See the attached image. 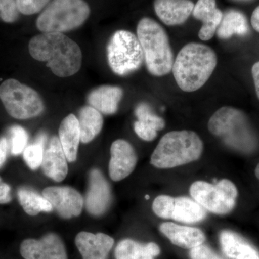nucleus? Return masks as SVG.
Wrapping results in <instances>:
<instances>
[{
    "mask_svg": "<svg viewBox=\"0 0 259 259\" xmlns=\"http://www.w3.org/2000/svg\"><path fill=\"white\" fill-rule=\"evenodd\" d=\"M248 31L249 28L245 15L241 12L230 10L223 15L216 33L219 38L228 39L234 35H246Z\"/></svg>",
    "mask_w": 259,
    "mask_h": 259,
    "instance_id": "nucleus-25",
    "label": "nucleus"
},
{
    "mask_svg": "<svg viewBox=\"0 0 259 259\" xmlns=\"http://www.w3.org/2000/svg\"><path fill=\"white\" fill-rule=\"evenodd\" d=\"M75 243L83 259H107L114 239L105 233L82 231L76 236Z\"/></svg>",
    "mask_w": 259,
    "mask_h": 259,
    "instance_id": "nucleus-15",
    "label": "nucleus"
},
{
    "mask_svg": "<svg viewBox=\"0 0 259 259\" xmlns=\"http://www.w3.org/2000/svg\"><path fill=\"white\" fill-rule=\"evenodd\" d=\"M10 141H11V153L15 156H18L23 153L27 147L28 141V135L23 127L15 125L10 129Z\"/></svg>",
    "mask_w": 259,
    "mask_h": 259,
    "instance_id": "nucleus-29",
    "label": "nucleus"
},
{
    "mask_svg": "<svg viewBox=\"0 0 259 259\" xmlns=\"http://www.w3.org/2000/svg\"><path fill=\"white\" fill-rule=\"evenodd\" d=\"M202 139L192 131H171L160 140L151 163L161 169L175 168L198 160L203 152Z\"/></svg>",
    "mask_w": 259,
    "mask_h": 259,
    "instance_id": "nucleus-3",
    "label": "nucleus"
},
{
    "mask_svg": "<svg viewBox=\"0 0 259 259\" xmlns=\"http://www.w3.org/2000/svg\"><path fill=\"white\" fill-rule=\"evenodd\" d=\"M19 202L24 211L30 216H35L41 212L53 210L50 202L44 196L28 188H20L18 192Z\"/></svg>",
    "mask_w": 259,
    "mask_h": 259,
    "instance_id": "nucleus-26",
    "label": "nucleus"
},
{
    "mask_svg": "<svg viewBox=\"0 0 259 259\" xmlns=\"http://www.w3.org/2000/svg\"><path fill=\"white\" fill-rule=\"evenodd\" d=\"M20 253L25 259H68L64 243L55 233H49L40 240H25Z\"/></svg>",
    "mask_w": 259,
    "mask_h": 259,
    "instance_id": "nucleus-11",
    "label": "nucleus"
},
{
    "mask_svg": "<svg viewBox=\"0 0 259 259\" xmlns=\"http://www.w3.org/2000/svg\"><path fill=\"white\" fill-rule=\"evenodd\" d=\"M250 23L253 29L259 32V5L252 13Z\"/></svg>",
    "mask_w": 259,
    "mask_h": 259,
    "instance_id": "nucleus-38",
    "label": "nucleus"
},
{
    "mask_svg": "<svg viewBox=\"0 0 259 259\" xmlns=\"http://www.w3.org/2000/svg\"><path fill=\"white\" fill-rule=\"evenodd\" d=\"M137 37L150 74L156 76L169 74L175 61L168 35L163 27L153 19L142 18L138 24Z\"/></svg>",
    "mask_w": 259,
    "mask_h": 259,
    "instance_id": "nucleus-4",
    "label": "nucleus"
},
{
    "mask_svg": "<svg viewBox=\"0 0 259 259\" xmlns=\"http://www.w3.org/2000/svg\"><path fill=\"white\" fill-rule=\"evenodd\" d=\"M160 231L174 245L187 249H192L203 244L205 241V235L203 232L193 227L180 226L167 222L161 224Z\"/></svg>",
    "mask_w": 259,
    "mask_h": 259,
    "instance_id": "nucleus-18",
    "label": "nucleus"
},
{
    "mask_svg": "<svg viewBox=\"0 0 259 259\" xmlns=\"http://www.w3.org/2000/svg\"><path fill=\"white\" fill-rule=\"evenodd\" d=\"M134 130L136 134L144 141H152L157 136V131L142 121L137 120L135 122Z\"/></svg>",
    "mask_w": 259,
    "mask_h": 259,
    "instance_id": "nucleus-33",
    "label": "nucleus"
},
{
    "mask_svg": "<svg viewBox=\"0 0 259 259\" xmlns=\"http://www.w3.org/2000/svg\"><path fill=\"white\" fill-rule=\"evenodd\" d=\"M255 175L256 176L257 178L259 180V163L257 165L256 168H255Z\"/></svg>",
    "mask_w": 259,
    "mask_h": 259,
    "instance_id": "nucleus-39",
    "label": "nucleus"
},
{
    "mask_svg": "<svg viewBox=\"0 0 259 259\" xmlns=\"http://www.w3.org/2000/svg\"><path fill=\"white\" fill-rule=\"evenodd\" d=\"M50 2L51 0H16V4L20 13L30 15L41 11Z\"/></svg>",
    "mask_w": 259,
    "mask_h": 259,
    "instance_id": "nucleus-31",
    "label": "nucleus"
},
{
    "mask_svg": "<svg viewBox=\"0 0 259 259\" xmlns=\"http://www.w3.org/2000/svg\"><path fill=\"white\" fill-rule=\"evenodd\" d=\"M192 14L194 18L202 22L198 35L202 40H209L217 31L223 14L217 8L215 0H198L194 5Z\"/></svg>",
    "mask_w": 259,
    "mask_h": 259,
    "instance_id": "nucleus-17",
    "label": "nucleus"
},
{
    "mask_svg": "<svg viewBox=\"0 0 259 259\" xmlns=\"http://www.w3.org/2000/svg\"><path fill=\"white\" fill-rule=\"evenodd\" d=\"M0 100L8 113L18 120L37 117L44 110L38 93L14 79L5 80L0 85Z\"/></svg>",
    "mask_w": 259,
    "mask_h": 259,
    "instance_id": "nucleus-8",
    "label": "nucleus"
},
{
    "mask_svg": "<svg viewBox=\"0 0 259 259\" xmlns=\"http://www.w3.org/2000/svg\"><path fill=\"white\" fill-rule=\"evenodd\" d=\"M146 199H149V197H148V195L146 196Z\"/></svg>",
    "mask_w": 259,
    "mask_h": 259,
    "instance_id": "nucleus-40",
    "label": "nucleus"
},
{
    "mask_svg": "<svg viewBox=\"0 0 259 259\" xmlns=\"http://www.w3.org/2000/svg\"><path fill=\"white\" fill-rule=\"evenodd\" d=\"M16 0H0V18L5 23H13L19 17Z\"/></svg>",
    "mask_w": 259,
    "mask_h": 259,
    "instance_id": "nucleus-32",
    "label": "nucleus"
},
{
    "mask_svg": "<svg viewBox=\"0 0 259 259\" xmlns=\"http://www.w3.org/2000/svg\"><path fill=\"white\" fill-rule=\"evenodd\" d=\"M109 175L114 182H120L134 171L137 164L136 151L130 143L119 139L112 143L110 148Z\"/></svg>",
    "mask_w": 259,
    "mask_h": 259,
    "instance_id": "nucleus-13",
    "label": "nucleus"
},
{
    "mask_svg": "<svg viewBox=\"0 0 259 259\" xmlns=\"http://www.w3.org/2000/svg\"><path fill=\"white\" fill-rule=\"evenodd\" d=\"M47 136L40 134L37 136L34 144L29 145L23 151V158L25 163L32 170L41 166L44 158V146L47 142Z\"/></svg>",
    "mask_w": 259,
    "mask_h": 259,
    "instance_id": "nucleus-27",
    "label": "nucleus"
},
{
    "mask_svg": "<svg viewBox=\"0 0 259 259\" xmlns=\"http://www.w3.org/2000/svg\"><path fill=\"white\" fill-rule=\"evenodd\" d=\"M206 215L205 209L194 199L186 197H175L171 212V219L174 221L195 223L203 221Z\"/></svg>",
    "mask_w": 259,
    "mask_h": 259,
    "instance_id": "nucleus-22",
    "label": "nucleus"
},
{
    "mask_svg": "<svg viewBox=\"0 0 259 259\" xmlns=\"http://www.w3.org/2000/svg\"><path fill=\"white\" fill-rule=\"evenodd\" d=\"M175 197L168 195H159L153 201L152 209L158 217L163 219H171L172 207Z\"/></svg>",
    "mask_w": 259,
    "mask_h": 259,
    "instance_id": "nucleus-30",
    "label": "nucleus"
},
{
    "mask_svg": "<svg viewBox=\"0 0 259 259\" xmlns=\"http://www.w3.org/2000/svg\"><path fill=\"white\" fill-rule=\"evenodd\" d=\"M159 246L155 243L141 244L131 239L121 241L115 248L116 259H153L160 254Z\"/></svg>",
    "mask_w": 259,
    "mask_h": 259,
    "instance_id": "nucleus-23",
    "label": "nucleus"
},
{
    "mask_svg": "<svg viewBox=\"0 0 259 259\" xmlns=\"http://www.w3.org/2000/svg\"><path fill=\"white\" fill-rule=\"evenodd\" d=\"M107 56L110 69L119 76L137 71L144 61V51L138 37L124 30H117L110 37Z\"/></svg>",
    "mask_w": 259,
    "mask_h": 259,
    "instance_id": "nucleus-7",
    "label": "nucleus"
},
{
    "mask_svg": "<svg viewBox=\"0 0 259 259\" xmlns=\"http://www.w3.org/2000/svg\"><path fill=\"white\" fill-rule=\"evenodd\" d=\"M42 196L50 202L53 209L65 219L78 217L82 212L83 197L72 187H47L42 191Z\"/></svg>",
    "mask_w": 259,
    "mask_h": 259,
    "instance_id": "nucleus-10",
    "label": "nucleus"
},
{
    "mask_svg": "<svg viewBox=\"0 0 259 259\" xmlns=\"http://www.w3.org/2000/svg\"><path fill=\"white\" fill-rule=\"evenodd\" d=\"M81 141L88 144L101 132L103 117L101 112L92 106H84L80 110L79 118Z\"/></svg>",
    "mask_w": 259,
    "mask_h": 259,
    "instance_id": "nucleus-24",
    "label": "nucleus"
},
{
    "mask_svg": "<svg viewBox=\"0 0 259 259\" xmlns=\"http://www.w3.org/2000/svg\"><path fill=\"white\" fill-rule=\"evenodd\" d=\"M217 64V55L210 47L190 42L179 52L172 71L179 88L187 93H192L205 84Z\"/></svg>",
    "mask_w": 259,
    "mask_h": 259,
    "instance_id": "nucleus-2",
    "label": "nucleus"
},
{
    "mask_svg": "<svg viewBox=\"0 0 259 259\" xmlns=\"http://www.w3.org/2000/svg\"><path fill=\"white\" fill-rule=\"evenodd\" d=\"M8 151V140L5 138L0 139V168L4 165L6 161Z\"/></svg>",
    "mask_w": 259,
    "mask_h": 259,
    "instance_id": "nucleus-36",
    "label": "nucleus"
},
{
    "mask_svg": "<svg viewBox=\"0 0 259 259\" xmlns=\"http://www.w3.org/2000/svg\"><path fill=\"white\" fill-rule=\"evenodd\" d=\"M223 251L232 259H259L256 250L241 237L231 231H223L220 236Z\"/></svg>",
    "mask_w": 259,
    "mask_h": 259,
    "instance_id": "nucleus-21",
    "label": "nucleus"
},
{
    "mask_svg": "<svg viewBox=\"0 0 259 259\" xmlns=\"http://www.w3.org/2000/svg\"><path fill=\"white\" fill-rule=\"evenodd\" d=\"M251 71L253 81H254L255 92L259 99V61L253 64Z\"/></svg>",
    "mask_w": 259,
    "mask_h": 259,
    "instance_id": "nucleus-37",
    "label": "nucleus"
},
{
    "mask_svg": "<svg viewBox=\"0 0 259 259\" xmlns=\"http://www.w3.org/2000/svg\"><path fill=\"white\" fill-rule=\"evenodd\" d=\"M123 96V91L119 87H99L93 90L88 97L90 106L105 115H112L117 111L119 103Z\"/></svg>",
    "mask_w": 259,
    "mask_h": 259,
    "instance_id": "nucleus-19",
    "label": "nucleus"
},
{
    "mask_svg": "<svg viewBox=\"0 0 259 259\" xmlns=\"http://www.w3.org/2000/svg\"><path fill=\"white\" fill-rule=\"evenodd\" d=\"M112 202L110 186L99 169L94 168L90 174L89 188L86 196L87 209L94 216L107 212Z\"/></svg>",
    "mask_w": 259,
    "mask_h": 259,
    "instance_id": "nucleus-12",
    "label": "nucleus"
},
{
    "mask_svg": "<svg viewBox=\"0 0 259 259\" xmlns=\"http://www.w3.org/2000/svg\"><path fill=\"white\" fill-rule=\"evenodd\" d=\"M59 139L67 161L74 162L77 158L81 134L77 117L73 114L66 116L59 130Z\"/></svg>",
    "mask_w": 259,
    "mask_h": 259,
    "instance_id": "nucleus-20",
    "label": "nucleus"
},
{
    "mask_svg": "<svg viewBox=\"0 0 259 259\" xmlns=\"http://www.w3.org/2000/svg\"><path fill=\"white\" fill-rule=\"evenodd\" d=\"M191 259H223L207 245L203 244L191 249Z\"/></svg>",
    "mask_w": 259,
    "mask_h": 259,
    "instance_id": "nucleus-34",
    "label": "nucleus"
},
{
    "mask_svg": "<svg viewBox=\"0 0 259 259\" xmlns=\"http://www.w3.org/2000/svg\"><path fill=\"white\" fill-rule=\"evenodd\" d=\"M190 0H155L154 10L160 20L168 26L182 25L193 11Z\"/></svg>",
    "mask_w": 259,
    "mask_h": 259,
    "instance_id": "nucleus-16",
    "label": "nucleus"
},
{
    "mask_svg": "<svg viewBox=\"0 0 259 259\" xmlns=\"http://www.w3.org/2000/svg\"><path fill=\"white\" fill-rule=\"evenodd\" d=\"M209 132L228 146L243 152L254 149L256 141L246 116L232 107H223L213 114L208 122Z\"/></svg>",
    "mask_w": 259,
    "mask_h": 259,
    "instance_id": "nucleus-5",
    "label": "nucleus"
},
{
    "mask_svg": "<svg viewBox=\"0 0 259 259\" xmlns=\"http://www.w3.org/2000/svg\"><path fill=\"white\" fill-rule=\"evenodd\" d=\"M29 52L35 60L47 62L59 77L73 76L79 71L82 53L77 44L60 32H42L29 42Z\"/></svg>",
    "mask_w": 259,
    "mask_h": 259,
    "instance_id": "nucleus-1",
    "label": "nucleus"
},
{
    "mask_svg": "<svg viewBox=\"0 0 259 259\" xmlns=\"http://www.w3.org/2000/svg\"><path fill=\"white\" fill-rule=\"evenodd\" d=\"M192 198L204 209L216 214H226L236 206L238 190L231 181L222 180L213 185L204 181H197L191 185Z\"/></svg>",
    "mask_w": 259,
    "mask_h": 259,
    "instance_id": "nucleus-9",
    "label": "nucleus"
},
{
    "mask_svg": "<svg viewBox=\"0 0 259 259\" xmlns=\"http://www.w3.org/2000/svg\"><path fill=\"white\" fill-rule=\"evenodd\" d=\"M136 115L138 120L146 122L152 126L156 131H161L164 128L165 121L161 117L155 115L149 105L146 103H141L136 107Z\"/></svg>",
    "mask_w": 259,
    "mask_h": 259,
    "instance_id": "nucleus-28",
    "label": "nucleus"
},
{
    "mask_svg": "<svg viewBox=\"0 0 259 259\" xmlns=\"http://www.w3.org/2000/svg\"><path fill=\"white\" fill-rule=\"evenodd\" d=\"M11 200V188L0 177V204L9 203Z\"/></svg>",
    "mask_w": 259,
    "mask_h": 259,
    "instance_id": "nucleus-35",
    "label": "nucleus"
},
{
    "mask_svg": "<svg viewBox=\"0 0 259 259\" xmlns=\"http://www.w3.org/2000/svg\"><path fill=\"white\" fill-rule=\"evenodd\" d=\"M67 158L59 139L53 136L44 150L42 169L46 176L56 182H61L68 175Z\"/></svg>",
    "mask_w": 259,
    "mask_h": 259,
    "instance_id": "nucleus-14",
    "label": "nucleus"
},
{
    "mask_svg": "<svg viewBox=\"0 0 259 259\" xmlns=\"http://www.w3.org/2000/svg\"><path fill=\"white\" fill-rule=\"evenodd\" d=\"M90 8L84 0H53L36 20L42 32H62L79 28L88 20Z\"/></svg>",
    "mask_w": 259,
    "mask_h": 259,
    "instance_id": "nucleus-6",
    "label": "nucleus"
}]
</instances>
